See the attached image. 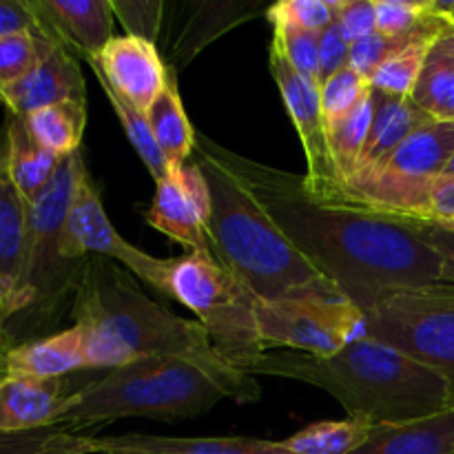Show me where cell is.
Instances as JSON below:
<instances>
[{"instance_id":"6da1fadb","label":"cell","mask_w":454,"mask_h":454,"mask_svg":"<svg viewBox=\"0 0 454 454\" xmlns=\"http://www.w3.org/2000/svg\"><path fill=\"white\" fill-rule=\"evenodd\" d=\"M211 149L301 255L364 313L393 293L443 284L442 257L412 220L350 200H319L304 189L301 176L235 153L215 140Z\"/></svg>"},{"instance_id":"7a4b0ae2","label":"cell","mask_w":454,"mask_h":454,"mask_svg":"<svg viewBox=\"0 0 454 454\" xmlns=\"http://www.w3.org/2000/svg\"><path fill=\"white\" fill-rule=\"evenodd\" d=\"M71 315L82 328L87 371H114L140 357H173L200 368L233 402L262 397L255 377L231 366L213 348L202 324L151 300L129 270L106 257H87Z\"/></svg>"},{"instance_id":"3957f363","label":"cell","mask_w":454,"mask_h":454,"mask_svg":"<svg viewBox=\"0 0 454 454\" xmlns=\"http://www.w3.org/2000/svg\"><path fill=\"white\" fill-rule=\"evenodd\" d=\"M193 155L211 195L207 235L213 257L257 301L341 295L340 288L301 255L248 186L213 153L211 137L198 133Z\"/></svg>"},{"instance_id":"277c9868","label":"cell","mask_w":454,"mask_h":454,"mask_svg":"<svg viewBox=\"0 0 454 454\" xmlns=\"http://www.w3.org/2000/svg\"><path fill=\"white\" fill-rule=\"evenodd\" d=\"M248 375L304 381L337 399L346 415L397 426L452 411L446 381L393 346L364 337L333 357L282 350L266 353Z\"/></svg>"},{"instance_id":"5b68a950","label":"cell","mask_w":454,"mask_h":454,"mask_svg":"<svg viewBox=\"0 0 454 454\" xmlns=\"http://www.w3.org/2000/svg\"><path fill=\"white\" fill-rule=\"evenodd\" d=\"M224 393L193 364L173 357H140L127 366L105 371L67 399L58 426L69 433L111 424L124 417L189 419L204 415Z\"/></svg>"},{"instance_id":"8992f818","label":"cell","mask_w":454,"mask_h":454,"mask_svg":"<svg viewBox=\"0 0 454 454\" xmlns=\"http://www.w3.org/2000/svg\"><path fill=\"white\" fill-rule=\"evenodd\" d=\"M168 297L184 304L207 331L213 348L238 371L266 355L257 326V300L207 251L173 257Z\"/></svg>"},{"instance_id":"52a82bcc","label":"cell","mask_w":454,"mask_h":454,"mask_svg":"<svg viewBox=\"0 0 454 454\" xmlns=\"http://www.w3.org/2000/svg\"><path fill=\"white\" fill-rule=\"evenodd\" d=\"M84 160L80 151L62 158L56 176L47 189L29 204V248H27V273L22 288V313L35 310L38 317L56 315L69 293H75L84 262L67 257L65 226L74 202L75 184Z\"/></svg>"},{"instance_id":"ba28073f","label":"cell","mask_w":454,"mask_h":454,"mask_svg":"<svg viewBox=\"0 0 454 454\" xmlns=\"http://www.w3.org/2000/svg\"><path fill=\"white\" fill-rule=\"evenodd\" d=\"M366 337L424 364L448 384L454 411V286L434 284L384 297L366 310Z\"/></svg>"},{"instance_id":"9c48e42d","label":"cell","mask_w":454,"mask_h":454,"mask_svg":"<svg viewBox=\"0 0 454 454\" xmlns=\"http://www.w3.org/2000/svg\"><path fill=\"white\" fill-rule=\"evenodd\" d=\"M452 153L454 122L433 120L406 137L377 176L350 189L348 200L386 215L415 220Z\"/></svg>"},{"instance_id":"30bf717a","label":"cell","mask_w":454,"mask_h":454,"mask_svg":"<svg viewBox=\"0 0 454 454\" xmlns=\"http://www.w3.org/2000/svg\"><path fill=\"white\" fill-rule=\"evenodd\" d=\"M257 326L266 353L282 348L333 357L366 337V313L344 295L257 301Z\"/></svg>"},{"instance_id":"8fae6325","label":"cell","mask_w":454,"mask_h":454,"mask_svg":"<svg viewBox=\"0 0 454 454\" xmlns=\"http://www.w3.org/2000/svg\"><path fill=\"white\" fill-rule=\"evenodd\" d=\"M65 251L69 260L82 262L91 255L106 257L118 262L124 270L136 279L145 282L160 295L168 297V278H171V262L149 255L142 248L133 247L111 224L109 215L102 204L100 189L93 182L87 164L82 167L75 184L74 202L65 226Z\"/></svg>"},{"instance_id":"7c38bea8","label":"cell","mask_w":454,"mask_h":454,"mask_svg":"<svg viewBox=\"0 0 454 454\" xmlns=\"http://www.w3.org/2000/svg\"><path fill=\"white\" fill-rule=\"evenodd\" d=\"M269 67L279 96L306 153L304 189L319 200H348V184L337 168L328 142L319 87L297 74L275 47L269 49Z\"/></svg>"},{"instance_id":"4fadbf2b","label":"cell","mask_w":454,"mask_h":454,"mask_svg":"<svg viewBox=\"0 0 454 454\" xmlns=\"http://www.w3.org/2000/svg\"><path fill=\"white\" fill-rule=\"evenodd\" d=\"M211 215V195L207 177L195 160L184 167L171 168L162 182L155 184L153 200L145 217L155 231L191 251L211 253L207 222Z\"/></svg>"},{"instance_id":"5bb4252c","label":"cell","mask_w":454,"mask_h":454,"mask_svg":"<svg viewBox=\"0 0 454 454\" xmlns=\"http://www.w3.org/2000/svg\"><path fill=\"white\" fill-rule=\"evenodd\" d=\"M87 62H93L106 82L145 115L167 89L173 74L164 65L155 43L127 34L114 35L100 56Z\"/></svg>"},{"instance_id":"9a60e30c","label":"cell","mask_w":454,"mask_h":454,"mask_svg":"<svg viewBox=\"0 0 454 454\" xmlns=\"http://www.w3.org/2000/svg\"><path fill=\"white\" fill-rule=\"evenodd\" d=\"M0 102L7 106V114L20 118L60 102H87L78 58L60 43H53L25 78L0 89Z\"/></svg>"},{"instance_id":"2e32d148","label":"cell","mask_w":454,"mask_h":454,"mask_svg":"<svg viewBox=\"0 0 454 454\" xmlns=\"http://www.w3.org/2000/svg\"><path fill=\"white\" fill-rule=\"evenodd\" d=\"M40 29L69 49L93 60L114 40L115 13L111 0H31Z\"/></svg>"},{"instance_id":"e0dca14e","label":"cell","mask_w":454,"mask_h":454,"mask_svg":"<svg viewBox=\"0 0 454 454\" xmlns=\"http://www.w3.org/2000/svg\"><path fill=\"white\" fill-rule=\"evenodd\" d=\"M29 248V204L13 186L7 162L0 167V313L4 324L22 313Z\"/></svg>"},{"instance_id":"ac0fdd59","label":"cell","mask_w":454,"mask_h":454,"mask_svg":"<svg viewBox=\"0 0 454 454\" xmlns=\"http://www.w3.org/2000/svg\"><path fill=\"white\" fill-rule=\"evenodd\" d=\"M89 454H288L279 442L253 437H162V434H106L87 437Z\"/></svg>"},{"instance_id":"d6986e66","label":"cell","mask_w":454,"mask_h":454,"mask_svg":"<svg viewBox=\"0 0 454 454\" xmlns=\"http://www.w3.org/2000/svg\"><path fill=\"white\" fill-rule=\"evenodd\" d=\"M375 118H372L362 158H359L353 177L348 182V191L366 184L372 176H377L384 168L390 155L402 146L406 137H411L424 124L433 122L411 98H395L375 91Z\"/></svg>"},{"instance_id":"ffe728a7","label":"cell","mask_w":454,"mask_h":454,"mask_svg":"<svg viewBox=\"0 0 454 454\" xmlns=\"http://www.w3.org/2000/svg\"><path fill=\"white\" fill-rule=\"evenodd\" d=\"M69 395L62 393L60 380L4 377L0 381V433L58 426L65 415Z\"/></svg>"},{"instance_id":"44dd1931","label":"cell","mask_w":454,"mask_h":454,"mask_svg":"<svg viewBox=\"0 0 454 454\" xmlns=\"http://www.w3.org/2000/svg\"><path fill=\"white\" fill-rule=\"evenodd\" d=\"M87 368L84 335L80 326L53 333L43 340H31L12 346L4 359L7 377L27 380H62L65 375Z\"/></svg>"},{"instance_id":"7402d4cb","label":"cell","mask_w":454,"mask_h":454,"mask_svg":"<svg viewBox=\"0 0 454 454\" xmlns=\"http://www.w3.org/2000/svg\"><path fill=\"white\" fill-rule=\"evenodd\" d=\"M4 158H7L9 177L27 204H34L40 198L62 162V158L38 145L27 129L25 120L13 114H7Z\"/></svg>"},{"instance_id":"603a6c76","label":"cell","mask_w":454,"mask_h":454,"mask_svg":"<svg viewBox=\"0 0 454 454\" xmlns=\"http://www.w3.org/2000/svg\"><path fill=\"white\" fill-rule=\"evenodd\" d=\"M353 454H454V411L397 426H377Z\"/></svg>"},{"instance_id":"cb8c5ba5","label":"cell","mask_w":454,"mask_h":454,"mask_svg":"<svg viewBox=\"0 0 454 454\" xmlns=\"http://www.w3.org/2000/svg\"><path fill=\"white\" fill-rule=\"evenodd\" d=\"M260 12L262 4L253 3V0H247V3H202L182 29L177 44H173V62H177V67H184L217 35L233 29L239 22L251 20Z\"/></svg>"},{"instance_id":"d4e9b609","label":"cell","mask_w":454,"mask_h":454,"mask_svg":"<svg viewBox=\"0 0 454 454\" xmlns=\"http://www.w3.org/2000/svg\"><path fill=\"white\" fill-rule=\"evenodd\" d=\"M146 118H149L155 142L171 168L184 167L186 162H191V155L195 153V145H198V133L189 122V115L182 105L180 93H177L176 74H171L167 89L153 102Z\"/></svg>"},{"instance_id":"484cf974","label":"cell","mask_w":454,"mask_h":454,"mask_svg":"<svg viewBox=\"0 0 454 454\" xmlns=\"http://www.w3.org/2000/svg\"><path fill=\"white\" fill-rule=\"evenodd\" d=\"M375 421L362 415H346L337 421H317L306 426L293 437L282 439L279 446L288 454H353L368 442Z\"/></svg>"},{"instance_id":"4316f807","label":"cell","mask_w":454,"mask_h":454,"mask_svg":"<svg viewBox=\"0 0 454 454\" xmlns=\"http://www.w3.org/2000/svg\"><path fill=\"white\" fill-rule=\"evenodd\" d=\"M34 140L58 158H69L80 151L87 127V102H60L25 115Z\"/></svg>"},{"instance_id":"83f0119b","label":"cell","mask_w":454,"mask_h":454,"mask_svg":"<svg viewBox=\"0 0 454 454\" xmlns=\"http://www.w3.org/2000/svg\"><path fill=\"white\" fill-rule=\"evenodd\" d=\"M87 65H89V69L93 71V75H96L98 82H100V89L105 91L111 109H114L115 115H118V120H120V124H122L124 133H127L129 142H131V146L136 149V153L140 155V160H142V164L146 167V171L151 173V177L155 180V184H158V182H162L164 177L171 173V164L167 162L164 153L160 151L158 142H155L153 131H151L149 118H146L145 114H140L136 106L129 105V102L124 100V98L120 96V93L115 91L109 82H106L105 75L100 74V69H98L93 62H87Z\"/></svg>"},{"instance_id":"f1b7e54d","label":"cell","mask_w":454,"mask_h":454,"mask_svg":"<svg viewBox=\"0 0 454 454\" xmlns=\"http://www.w3.org/2000/svg\"><path fill=\"white\" fill-rule=\"evenodd\" d=\"M375 91L371 89V91L364 96V100L359 102L348 115H344V118L340 120H333V122L326 124L333 158H335L337 168H340V173L344 176L346 184H348L350 177H353L355 167H357L364 146H366L372 118H375Z\"/></svg>"},{"instance_id":"f546056e","label":"cell","mask_w":454,"mask_h":454,"mask_svg":"<svg viewBox=\"0 0 454 454\" xmlns=\"http://www.w3.org/2000/svg\"><path fill=\"white\" fill-rule=\"evenodd\" d=\"M411 100L437 122H454V60L433 47Z\"/></svg>"},{"instance_id":"4dcf8cb0","label":"cell","mask_w":454,"mask_h":454,"mask_svg":"<svg viewBox=\"0 0 454 454\" xmlns=\"http://www.w3.org/2000/svg\"><path fill=\"white\" fill-rule=\"evenodd\" d=\"M443 27L442 29H434L430 31V34L421 35V38L417 40V43H412L411 47H406L403 51H399L397 56L386 60L384 65L368 78L371 89L386 93V96L411 98L417 87V80H419L421 71H424L426 60H428L430 49L434 47Z\"/></svg>"},{"instance_id":"1f68e13d","label":"cell","mask_w":454,"mask_h":454,"mask_svg":"<svg viewBox=\"0 0 454 454\" xmlns=\"http://www.w3.org/2000/svg\"><path fill=\"white\" fill-rule=\"evenodd\" d=\"M89 434H75L62 426L0 433V454H89Z\"/></svg>"},{"instance_id":"d6a6232c","label":"cell","mask_w":454,"mask_h":454,"mask_svg":"<svg viewBox=\"0 0 454 454\" xmlns=\"http://www.w3.org/2000/svg\"><path fill=\"white\" fill-rule=\"evenodd\" d=\"M53 43L43 29L0 38V89L25 78Z\"/></svg>"},{"instance_id":"836d02e7","label":"cell","mask_w":454,"mask_h":454,"mask_svg":"<svg viewBox=\"0 0 454 454\" xmlns=\"http://www.w3.org/2000/svg\"><path fill=\"white\" fill-rule=\"evenodd\" d=\"M270 47L278 49L284 60L293 67L300 75L322 84L319 74V34L313 31L291 29V27H273V43Z\"/></svg>"},{"instance_id":"e575fe53","label":"cell","mask_w":454,"mask_h":454,"mask_svg":"<svg viewBox=\"0 0 454 454\" xmlns=\"http://www.w3.org/2000/svg\"><path fill=\"white\" fill-rule=\"evenodd\" d=\"M266 18L273 27L322 34L335 22V0H282L266 9Z\"/></svg>"},{"instance_id":"d590c367","label":"cell","mask_w":454,"mask_h":454,"mask_svg":"<svg viewBox=\"0 0 454 454\" xmlns=\"http://www.w3.org/2000/svg\"><path fill=\"white\" fill-rule=\"evenodd\" d=\"M368 91H371L368 80L350 67L324 80L322 87H319V102H322V114L326 124L348 115Z\"/></svg>"},{"instance_id":"8d00e7d4","label":"cell","mask_w":454,"mask_h":454,"mask_svg":"<svg viewBox=\"0 0 454 454\" xmlns=\"http://www.w3.org/2000/svg\"><path fill=\"white\" fill-rule=\"evenodd\" d=\"M434 0H375L377 34L403 35L433 13Z\"/></svg>"},{"instance_id":"74e56055","label":"cell","mask_w":454,"mask_h":454,"mask_svg":"<svg viewBox=\"0 0 454 454\" xmlns=\"http://www.w3.org/2000/svg\"><path fill=\"white\" fill-rule=\"evenodd\" d=\"M111 9L127 29V35L155 43L162 22V0H111Z\"/></svg>"},{"instance_id":"f35d334b","label":"cell","mask_w":454,"mask_h":454,"mask_svg":"<svg viewBox=\"0 0 454 454\" xmlns=\"http://www.w3.org/2000/svg\"><path fill=\"white\" fill-rule=\"evenodd\" d=\"M335 20L350 44L377 31L375 0H335Z\"/></svg>"},{"instance_id":"ab89813d","label":"cell","mask_w":454,"mask_h":454,"mask_svg":"<svg viewBox=\"0 0 454 454\" xmlns=\"http://www.w3.org/2000/svg\"><path fill=\"white\" fill-rule=\"evenodd\" d=\"M412 222L442 226V229L454 226V180L439 177L433 189H430L424 207L419 208V213H417Z\"/></svg>"},{"instance_id":"60d3db41","label":"cell","mask_w":454,"mask_h":454,"mask_svg":"<svg viewBox=\"0 0 454 454\" xmlns=\"http://www.w3.org/2000/svg\"><path fill=\"white\" fill-rule=\"evenodd\" d=\"M350 60V43L346 40L344 31H341L340 22H333L331 27L319 34V74H322V82L337 71L346 69ZM322 87V84H319Z\"/></svg>"},{"instance_id":"b9f144b4","label":"cell","mask_w":454,"mask_h":454,"mask_svg":"<svg viewBox=\"0 0 454 454\" xmlns=\"http://www.w3.org/2000/svg\"><path fill=\"white\" fill-rule=\"evenodd\" d=\"M22 31H40V18L31 3L22 0H0V38Z\"/></svg>"},{"instance_id":"7bdbcfd3","label":"cell","mask_w":454,"mask_h":454,"mask_svg":"<svg viewBox=\"0 0 454 454\" xmlns=\"http://www.w3.org/2000/svg\"><path fill=\"white\" fill-rule=\"evenodd\" d=\"M415 224L421 238L442 257V282L454 286V231H446L442 226L433 224H421V222H415Z\"/></svg>"},{"instance_id":"ee69618b","label":"cell","mask_w":454,"mask_h":454,"mask_svg":"<svg viewBox=\"0 0 454 454\" xmlns=\"http://www.w3.org/2000/svg\"><path fill=\"white\" fill-rule=\"evenodd\" d=\"M434 47L442 49L443 53H448V56H450L452 60H454V25H450V22H448V25L443 27V31H442V34H439V38H437V43H434Z\"/></svg>"},{"instance_id":"f6af8a7d","label":"cell","mask_w":454,"mask_h":454,"mask_svg":"<svg viewBox=\"0 0 454 454\" xmlns=\"http://www.w3.org/2000/svg\"><path fill=\"white\" fill-rule=\"evenodd\" d=\"M434 9L446 18L450 25H454V0L452 3H443V0H434Z\"/></svg>"},{"instance_id":"bcb514c9","label":"cell","mask_w":454,"mask_h":454,"mask_svg":"<svg viewBox=\"0 0 454 454\" xmlns=\"http://www.w3.org/2000/svg\"><path fill=\"white\" fill-rule=\"evenodd\" d=\"M12 346H7V341H0V372H4V359H7V353Z\"/></svg>"},{"instance_id":"7dc6e473","label":"cell","mask_w":454,"mask_h":454,"mask_svg":"<svg viewBox=\"0 0 454 454\" xmlns=\"http://www.w3.org/2000/svg\"><path fill=\"white\" fill-rule=\"evenodd\" d=\"M442 177H443V180H454V153H452L450 162H448V167H446V168H443Z\"/></svg>"},{"instance_id":"c3c4849f","label":"cell","mask_w":454,"mask_h":454,"mask_svg":"<svg viewBox=\"0 0 454 454\" xmlns=\"http://www.w3.org/2000/svg\"><path fill=\"white\" fill-rule=\"evenodd\" d=\"M0 341H7V340H4V317H3V313H0Z\"/></svg>"},{"instance_id":"681fc988","label":"cell","mask_w":454,"mask_h":454,"mask_svg":"<svg viewBox=\"0 0 454 454\" xmlns=\"http://www.w3.org/2000/svg\"><path fill=\"white\" fill-rule=\"evenodd\" d=\"M4 162H7V158H4V142H3V146H0V167H3Z\"/></svg>"},{"instance_id":"f907efd6","label":"cell","mask_w":454,"mask_h":454,"mask_svg":"<svg viewBox=\"0 0 454 454\" xmlns=\"http://www.w3.org/2000/svg\"><path fill=\"white\" fill-rule=\"evenodd\" d=\"M4 377H7V372H0V381H3Z\"/></svg>"},{"instance_id":"816d5d0a","label":"cell","mask_w":454,"mask_h":454,"mask_svg":"<svg viewBox=\"0 0 454 454\" xmlns=\"http://www.w3.org/2000/svg\"><path fill=\"white\" fill-rule=\"evenodd\" d=\"M446 231H454V226H450V229H446Z\"/></svg>"}]
</instances>
